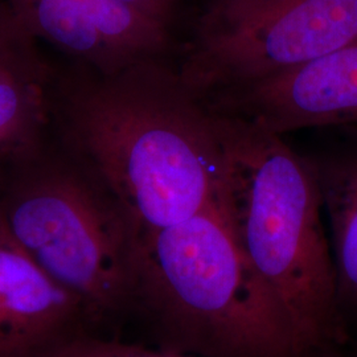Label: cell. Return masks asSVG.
<instances>
[{
	"label": "cell",
	"instance_id": "8",
	"mask_svg": "<svg viewBox=\"0 0 357 357\" xmlns=\"http://www.w3.org/2000/svg\"><path fill=\"white\" fill-rule=\"evenodd\" d=\"M100 333L85 307L13 241L0 220V357H50Z\"/></svg>",
	"mask_w": 357,
	"mask_h": 357
},
{
	"label": "cell",
	"instance_id": "9",
	"mask_svg": "<svg viewBox=\"0 0 357 357\" xmlns=\"http://www.w3.org/2000/svg\"><path fill=\"white\" fill-rule=\"evenodd\" d=\"M303 156L318 178L330 222L339 306L351 337L357 323V142Z\"/></svg>",
	"mask_w": 357,
	"mask_h": 357
},
{
	"label": "cell",
	"instance_id": "1",
	"mask_svg": "<svg viewBox=\"0 0 357 357\" xmlns=\"http://www.w3.org/2000/svg\"><path fill=\"white\" fill-rule=\"evenodd\" d=\"M50 135L114 196L139 240L220 203L213 113L166 57L53 69Z\"/></svg>",
	"mask_w": 357,
	"mask_h": 357
},
{
	"label": "cell",
	"instance_id": "5",
	"mask_svg": "<svg viewBox=\"0 0 357 357\" xmlns=\"http://www.w3.org/2000/svg\"><path fill=\"white\" fill-rule=\"evenodd\" d=\"M357 41V0H264L204 13L178 70L202 97L280 76Z\"/></svg>",
	"mask_w": 357,
	"mask_h": 357
},
{
	"label": "cell",
	"instance_id": "6",
	"mask_svg": "<svg viewBox=\"0 0 357 357\" xmlns=\"http://www.w3.org/2000/svg\"><path fill=\"white\" fill-rule=\"evenodd\" d=\"M217 113L273 134L357 126V41L291 72L204 98Z\"/></svg>",
	"mask_w": 357,
	"mask_h": 357
},
{
	"label": "cell",
	"instance_id": "7",
	"mask_svg": "<svg viewBox=\"0 0 357 357\" xmlns=\"http://www.w3.org/2000/svg\"><path fill=\"white\" fill-rule=\"evenodd\" d=\"M6 1L36 41L102 73L171 50V31L123 0Z\"/></svg>",
	"mask_w": 357,
	"mask_h": 357
},
{
	"label": "cell",
	"instance_id": "15",
	"mask_svg": "<svg viewBox=\"0 0 357 357\" xmlns=\"http://www.w3.org/2000/svg\"><path fill=\"white\" fill-rule=\"evenodd\" d=\"M352 357H357V351H356V352H355V355H354V356H352Z\"/></svg>",
	"mask_w": 357,
	"mask_h": 357
},
{
	"label": "cell",
	"instance_id": "3",
	"mask_svg": "<svg viewBox=\"0 0 357 357\" xmlns=\"http://www.w3.org/2000/svg\"><path fill=\"white\" fill-rule=\"evenodd\" d=\"M138 261L135 318L156 347L193 357H307L220 203L142 237Z\"/></svg>",
	"mask_w": 357,
	"mask_h": 357
},
{
	"label": "cell",
	"instance_id": "14",
	"mask_svg": "<svg viewBox=\"0 0 357 357\" xmlns=\"http://www.w3.org/2000/svg\"><path fill=\"white\" fill-rule=\"evenodd\" d=\"M205 3V13H224L236 8L246 7L264 0H203Z\"/></svg>",
	"mask_w": 357,
	"mask_h": 357
},
{
	"label": "cell",
	"instance_id": "11",
	"mask_svg": "<svg viewBox=\"0 0 357 357\" xmlns=\"http://www.w3.org/2000/svg\"><path fill=\"white\" fill-rule=\"evenodd\" d=\"M50 357H193L159 347L123 342L113 335L85 333L60 347Z\"/></svg>",
	"mask_w": 357,
	"mask_h": 357
},
{
	"label": "cell",
	"instance_id": "4",
	"mask_svg": "<svg viewBox=\"0 0 357 357\" xmlns=\"http://www.w3.org/2000/svg\"><path fill=\"white\" fill-rule=\"evenodd\" d=\"M0 220L100 333L135 318L139 237L114 196L51 135L0 175Z\"/></svg>",
	"mask_w": 357,
	"mask_h": 357
},
{
	"label": "cell",
	"instance_id": "12",
	"mask_svg": "<svg viewBox=\"0 0 357 357\" xmlns=\"http://www.w3.org/2000/svg\"><path fill=\"white\" fill-rule=\"evenodd\" d=\"M38 45L13 15L7 1H0V68Z\"/></svg>",
	"mask_w": 357,
	"mask_h": 357
},
{
	"label": "cell",
	"instance_id": "10",
	"mask_svg": "<svg viewBox=\"0 0 357 357\" xmlns=\"http://www.w3.org/2000/svg\"><path fill=\"white\" fill-rule=\"evenodd\" d=\"M52 78L38 45L0 68V175L48 139Z\"/></svg>",
	"mask_w": 357,
	"mask_h": 357
},
{
	"label": "cell",
	"instance_id": "2",
	"mask_svg": "<svg viewBox=\"0 0 357 357\" xmlns=\"http://www.w3.org/2000/svg\"><path fill=\"white\" fill-rule=\"evenodd\" d=\"M212 113L222 156L220 204L236 243L280 302L306 356H340L349 333L314 168L282 135Z\"/></svg>",
	"mask_w": 357,
	"mask_h": 357
},
{
	"label": "cell",
	"instance_id": "13",
	"mask_svg": "<svg viewBox=\"0 0 357 357\" xmlns=\"http://www.w3.org/2000/svg\"><path fill=\"white\" fill-rule=\"evenodd\" d=\"M169 31L178 16L180 0H123Z\"/></svg>",
	"mask_w": 357,
	"mask_h": 357
}]
</instances>
